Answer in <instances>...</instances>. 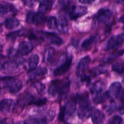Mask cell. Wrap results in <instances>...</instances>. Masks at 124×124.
Listing matches in <instances>:
<instances>
[{"label": "cell", "instance_id": "cell-1", "mask_svg": "<svg viewBox=\"0 0 124 124\" xmlns=\"http://www.w3.org/2000/svg\"><path fill=\"white\" fill-rule=\"evenodd\" d=\"M70 90V81L69 80L65 81H54L52 82L48 90V93L50 95L54 96L56 94L64 98L68 94Z\"/></svg>", "mask_w": 124, "mask_h": 124}, {"label": "cell", "instance_id": "cell-2", "mask_svg": "<svg viewBox=\"0 0 124 124\" xmlns=\"http://www.w3.org/2000/svg\"><path fill=\"white\" fill-rule=\"evenodd\" d=\"M1 81L2 87L11 93H17L22 87L21 81L18 79L12 76L2 77Z\"/></svg>", "mask_w": 124, "mask_h": 124}, {"label": "cell", "instance_id": "cell-3", "mask_svg": "<svg viewBox=\"0 0 124 124\" xmlns=\"http://www.w3.org/2000/svg\"><path fill=\"white\" fill-rule=\"evenodd\" d=\"M19 62L15 60L4 62L1 67V71L5 74H15L19 72Z\"/></svg>", "mask_w": 124, "mask_h": 124}, {"label": "cell", "instance_id": "cell-4", "mask_svg": "<svg viewBox=\"0 0 124 124\" xmlns=\"http://www.w3.org/2000/svg\"><path fill=\"white\" fill-rule=\"evenodd\" d=\"M124 42V33H120L119 35L112 36L107 42L105 47V50H110L113 48H117L122 44Z\"/></svg>", "mask_w": 124, "mask_h": 124}, {"label": "cell", "instance_id": "cell-5", "mask_svg": "<svg viewBox=\"0 0 124 124\" xmlns=\"http://www.w3.org/2000/svg\"><path fill=\"white\" fill-rule=\"evenodd\" d=\"M44 15L43 13L38 12L35 13L33 11H29L26 15V21L29 24H33L36 25H38L43 23L45 21Z\"/></svg>", "mask_w": 124, "mask_h": 124}, {"label": "cell", "instance_id": "cell-6", "mask_svg": "<svg viewBox=\"0 0 124 124\" xmlns=\"http://www.w3.org/2000/svg\"><path fill=\"white\" fill-rule=\"evenodd\" d=\"M90 61L91 59L89 56H86L79 61L76 69V73L78 76L81 77L85 75V72L88 69Z\"/></svg>", "mask_w": 124, "mask_h": 124}, {"label": "cell", "instance_id": "cell-7", "mask_svg": "<svg viewBox=\"0 0 124 124\" xmlns=\"http://www.w3.org/2000/svg\"><path fill=\"white\" fill-rule=\"evenodd\" d=\"M15 102L12 99H2L0 104L1 111L4 114L11 113L15 108Z\"/></svg>", "mask_w": 124, "mask_h": 124}, {"label": "cell", "instance_id": "cell-8", "mask_svg": "<svg viewBox=\"0 0 124 124\" xmlns=\"http://www.w3.org/2000/svg\"><path fill=\"white\" fill-rule=\"evenodd\" d=\"M88 10L84 6H73L69 11V16L71 19H76L87 14Z\"/></svg>", "mask_w": 124, "mask_h": 124}, {"label": "cell", "instance_id": "cell-9", "mask_svg": "<svg viewBox=\"0 0 124 124\" xmlns=\"http://www.w3.org/2000/svg\"><path fill=\"white\" fill-rule=\"evenodd\" d=\"M71 61H72V58L71 57H70V58L67 57L65 59H64V62L59 67L56 68L54 70V71H53L54 76H59L65 74L70 68V65L71 64Z\"/></svg>", "mask_w": 124, "mask_h": 124}, {"label": "cell", "instance_id": "cell-10", "mask_svg": "<svg viewBox=\"0 0 124 124\" xmlns=\"http://www.w3.org/2000/svg\"><path fill=\"white\" fill-rule=\"evenodd\" d=\"M112 16V12L107 8H101L96 14L97 21L101 23H105L108 21Z\"/></svg>", "mask_w": 124, "mask_h": 124}, {"label": "cell", "instance_id": "cell-11", "mask_svg": "<svg viewBox=\"0 0 124 124\" xmlns=\"http://www.w3.org/2000/svg\"><path fill=\"white\" fill-rule=\"evenodd\" d=\"M93 108L90 107V104L81 105L78 111V115L79 117L81 119H85L92 116Z\"/></svg>", "mask_w": 124, "mask_h": 124}, {"label": "cell", "instance_id": "cell-12", "mask_svg": "<svg viewBox=\"0 0 124 124\" xmlns=\"http://www.w3.org/2000/svg\"><path fill=\"white\" fill-rule=\"evenodd\" d=\"M122 86L121 83L118 82H115L111 84L108 91V94L109 98H118L120 93L122 92Z\"/></svg>", "mask_w": 124, "mask_h": 124}, {"label": "cell", "instance_id": "cell-13", "mask_svg": "<svg viewBox=\"0 0 124 124\" xmlns=\"http://www.w3.org/2000/svg\"><path fill=\"white\" fill-rule=\"evenodd\" d=\"M56 51L52 47H49L45 50L43 54V61L47 64L53 63L55 58Z\"/></svg>", "mask_w": 124, "mask_h": 124}, {"label": "cell", "instance_id": "cell-14", "mask_svg": "<svg viewBox=\"0 0 124 124\" xmlns=\"http://www.w3.org/2000/svg\"><path fill=\"white\" fill-rule=\"evenodd\" d=\"M33 48L32 44L27 41H23L19 44L18 47V53L22 55L28 54Z\"/></svg>", "mask_w": 124, "mask_h": 124}, {"label": "cell", "instance_id": "cell-15", "mask_svg": "<svg viewBox=\"0 0 124 124\" xmlns=\"http://www.w3.org/2000/svg\"><path fill=\"white\" fill-rule=\"evenodd\" d=\"M45 36V37L48 39V41L52 44L55 46H61L62 44L63 41L59 36L56 33L52 32H42Z\"/></svg>", "mask_w": 124, "mask_h": 124}, {"label": "cell", "instance_id": "cell-16", "mask_svg": "<svg viewBox=\"0 0 124 124\" xmlns=\"http://www.w3.org/2000/svg\"><path fill=\"white\" fill-rule=\"evenodd\" d=\"M47 73V70L46 68L40 67L36 68L35 69L29 71V79L33 81L36 79L37 78L40 76H44L46 75Z\"/></svg>", "mask_w": 124, "mask_h": 124}, {"label": "cell", "instance_id": "cell-17", "mask_svg": "<svg viewBox=\"0 0 124 124\" xmlns=\"http://www.w3.org/2000/svg\"><path fill=\"white\" fill-rule=\"evenodd\" d=\"M92 120L94 124H102L105 120V115L101 110L93 109L92 115Z\"/></svg>", "mask_w": 124, "mask_h": 124}, {"label": "cell", "instance_id": "cell-18", "mask_svg": "<svg viewBox=\"0 0 124 124\" xmlns=\"http://www.w3.org/2000/svg\"><path fill=\"white\" fill-rule=\"evenodd\" d=\"M57 29L60 32L66 33L69 31V24L66 18L64 16H60L58 20Z\"/></svg>", "mask_w": 124, "mask_h": 124}, {"label": "cell", "instance_id": "cell-19", "mask_svg": "<svg viewBox=\"0 0 124 124\" xmlns=\"http://www.w3.org/2000/svg\"><path fill=\"white\" fill-rule=\"evenodd\" d=\"M54 0H42L39 6L38 12L41 13H45L52 7Z\"/></svg>", "mask_w": 124, "mask_h": 124}, {"label": "cell", "instance_id": "cell-20", "mask_svg": "<svg viewBox=\"0 0 124 124\" xmlns=\"http://www.w3.org/2000/svg\"><path fill=\"white\" fill-rule=\"evenodd\" d=\"M65 115L71 116L74 114L76 108V102L74 100L69 101L64 106Z\"/></svg>", "mask_w": 124, "mask_h": 124}, {"label": "cell", "instance_id": "cell-21", "mask_svg": "<svg viewBox=\"0 0 124 124\" xmlns=\"http://www.w3.org/2000/svg\"><path fill=\"white\" fill-rule=\"evenodd\" d=\"M105 87V85L102 81H96L90 87V91L92 93L98 94L101 92H102Z\"/></svg>", "mask_w": 124, "mask_h": 124}, {"label": "cell", "instance_id": "cell-22", "mask_svg": "<svg viewBox=\"0 0 124 124\" xmlns=\"http://www.w3.org/2000/svg\"><path fill=\"white\" fill-rule=\"evenodd\" d=\"M72 99L76 103H79L80 105L90 104L88 94H76V95H73V96H72Z\"/></svg>", "mask_w": 124, "mask_h": 124}, {"label": "cell", "instance_id": "cell-23", "mask_svg": "<svg viewBox=\"0 0 124 124\" xmlns=\"http://www.w3.org/2000/svg\"><path fill=\"white\" fill-rule=\"evenodd\" d=\"M97 41H98V38H97L96 36H90L89 38L85 39L82 42V48L83 49L86 50H90L96 43Z\"/></svg>", "mask_w": 124, "mask_h": 124}, {"label": "cell", "instance_id": "cell-24", "mask_svg": "<svg viewBox=\"0 0 124 124\" xmlns=\"http://www.w3.org/2000/svg\"><path fill=\"white\" fill-rule=\"evenodd\" d=\"M34 101H35V98L31 94H27L23 96L19 100L18 103L21 106H26L32 103L33 104Z\"/></svg>", "mask_w": 124, "mask_h": 124}, {"label": "cell", "instance_id": "cell-25", "mask_svg": "<svg viewBox=\"0 0 124 124\" xmlns=\"http://www.w3.org/2000/svg\"><path fill=\"white\" fill-rule=\"evenodd\" d=\"M15 8L12 4L7 2H2L1 4V7H0V13L1 15L3 16L9 12H14Z\"/></svg>", "mask_w": 124, "mask_h": 124}, {"label": "cell", "instance_id": "cell-26", "mask_svg": "<svg viewBox=\"0 0 124 124\" xmlns=\"http://www.w3.org/2000/svg\"><path fill=\"white\" fill-rule=\"evenodd\" d=\"M19 21L15 18H8L5 20L4 25L7 29H13L19 25Z\"/></svg>", "mask_w": 124, "mask_h": 124}, {"label": "cell", "instance_id": "cell-27", "mask_svg": "<svg viewBox=\"0 0 124 124\" xmlns=\"http://www.w3.org/2000/svg\"><path fill=\"white\" fill-rule=\"evenodd\" d=\"M39 61V56L37 54H33L30 56L29 59V61H28L29 71L34 70V69L37 67Z\"/></svg>", "mask_w": 124, "mask_h": 124}, {"label": "cell", "instance_id": "cell-28", "mask_svg": "<svg viewBox=\"0 0 124 124\" xmlns=\"http://www.w3.org/2000/svg\"><path fill=\"white\" fill-rule=\"evenodd\" d=\"M109 98L108 92H101L98 93L93 98V102L95 104H101L106 101V99Z\"/></svg>", "mask_w": 124, "mask_h": 124}, {"label": "cell", "instance_id": "cell-29", "mask_svg": "<svg viewBox=\"0 0 124 124\" xmlns=\"http://www.w3.org/2000/svg\"><path fill=\"white\" fill-rule=\"evenodd\" d=\"M107 71V67L104 65H99V66L96 67L94 69L92 70V73L94 75V76H98L101 74L105 73Z\"/></svg>", "mask_w": 124, "mask_h": 124}, {"label": "cell", "instance_id": "cell-30", "mask_svg": "<svg viewBox=\"0 0 124 124\" xmlns=\"http://www.w3.org/2000/svg\"><path fill=\"white\" fill-rule=\"evenodd\" d=\"M124 53V50H121L119 51V52H115V53H112L110 55H109L108 56H107V58H105V61L106 62H111L112 61H113L114 60L116 59L117 58H118L119 56L122 55V54Z\"/></svg>", "mask_w": 124, "mask_h": 124}, {"label": "cell", "instance_id": "cell-31", "mask_svg": "<svg viewBox=\"0 0 124 124\" xmlns=\"http://www.w3.org/2000/svg\"><path fill=\"white\" fill-rule=\"evenodd\" d=\"M113 70L118 73L124 72V62H118L113 65Z\"/></svg>", "mask_w": 124, "mask_h": 124}, {"label": "cell", "instance_id": "cell-32", "mask_svg": "<svg viewBox=\"0 0 124 124\" xmlns=\"http://www.w3.org/2000/svg\"><path fill=\"white\" fill-rule=\"evenodd\" d=\"M57 25H58V21L55 17L50 16L48 18L47 24L48 29H55L56 28H57Z\"/></svg>", "mask_w": 124, "mask_h": 124}, {"label": "cell", "instance_id": "cell-33", "mask_svg": "<svg viewBox=\"0 0 124 124\" xmlns=\"http://www.w3.org/2000/svg\"><path fill=\"white\" fill-rule=\"evenodd\" d=\"M71 2V0H59L58 6L62 9H66L70 7Z\"/></svg>", "mask_w": 124, "mask_h": 124}, {"label": "cell", "instance_id": "cell-34", "mask_svg": "<svg viewBox=\"0 0 124 124\" xmlns=\"http://www.w3.org/2000/svg\"><path fill=\"white\" fill-rule=\"evenodd\" d=\"M34 87L36 88V90L39 94H42L43 93H44L46 87H45V85L39 82H35L34 84Z\"/></svg>", "mask_w": 124, "mask_h": 124}, {"label": "cell", "instance_id": "cell-35", "mask_svg": "<svg viewBox=\"0 0 124 124\" xmlns=\"http://www.w3.org/2000/svg\"><path fill=\"white\" fill-rule=\"evenodd\" d=\"M122 122V119L119 116H114L109 119L108 124H121Z\"/></svg>", "mask_w": 124, "mask_h": 124}, {"label": "cell", "instance_id": "cell-36", "mask_svg": "<svg viewBox=\"0 0 124 124\" xmlns=\"http://www.w3.org/2000/svg\"><path fill=\"white\" fill-rule=\"evenodd\" d=\"M21 31L19 30V31H14V32H12L10 33L9 34L7 35V38L8 39L10 40V41H15L16 38V37L18 36H19L20 35Z\"/></svg>", "mask_w": 124, "mask_h": 124}, {"label": "cell", "instance_id": "cell-37", "mask_svg": "<svg viewBox=\"0 0 124 124\" xmlns=\"http://www.w3.org/2000/svg\"><path fill=\"white\" fill-rule=\"evenodd\" d=\"M66 116L65 112V109L64 107H62L60 109V112H59V116H58V119L61 122H64L65 121V117Z\"/></svg>", "mask_w": 124, "mask_h": 124}, {"label": "cell", "instance_id": "cell-38", "mask_svg": "<svg viewBox=\"0 0 124 124\" xmlns=\"http://www.w3.org/2000/svg\"><path fill=\"white\" fill-rule=\"evenodd\" d=\"M38 0H23V3L25 6L29 7H33L36 3Z\"/></svg>", "mask_w": 124, "mask_h": 124}, {"label": "cell", "instance_id": "cell-39", "mask_svg": "<svg viewBox=\"0 0 124 124\" xmlns=\"http://www.w3.org/2000/svg\"><path fill=\"white\" fill-rule=\"evenodd\" d=\"M46 102H47L46 99H45V98H41V99H38V100L35 101L33 104H35V105H36V106L40 107L42 106V105H44V104H46Z\"/></svg>", "mask_w": 124, "mask_h": 124}, {"label": "cell", "instance_id": "cell-40", "mask_svg": "<svg viewBox=\"0 0 124 124\" xmlns=\"http://www.w3.org/2000/svg\"><path fill=\"white\" fill-rule=\"evenodd\" d=\"M81 78L82 82H89L90 81V77H88V76H86L85 75H82V76H81Z\"/></svg>", "mask_w": 124, "mask_h": 124}, {"label": "cell", "instance_id": "cell-41", "mask_svg": "<svg viewBox=\"0 0 124 124\" xmlns=\"http://www.w3.org/2000/svg\"><path fill=\"white\" fill-rule=\"evenodd\" d=\"M95 0H79V2L82 4H90L93 3Z\"/></svg>", "mask_w": 124, "mask_h": 124}, {"label": "cell", "instance_id": "cell-42", "mask_svg": "<svg viewBox=\"0 0 124 124\" xmlns=\"http://www.w3.org/2000/svg\"><path fill=\"white\" fill-rule=\"evenodd\" d=\"M119 111L122 115H124V104L120 107L119 109Z\"/></svg>", "mask_w": 124, "mask_h": 124}, {"label": "cell", "instance_id": "cell-43", "mask_svg": "<svg viewBox=\"0 0 124 124\" xmlns=\"http://www.w3.org/2000/svg\"><path fill=\"white\" fill-rule=\"evenodd\" d=\"M120 21L122 22V23H123L124 24V16L121 17V18H120Z\"/></svg>", "mask_w": 124, "mask_h": 124}, {"label": "cell", "instance_id": "cell-44", "mask_svg": "<svg viewBox=\"0 0 124 124\" xmlns=\"http://www.w3.org/2000/svg\"><path fill=\"white\" fill-rule=\"evenodd\" d=\"M18 124H26L25 121H21V122H18Z\"/></svg>", "mask_w": 124, "mask_h": 124}, {"label": "cell", "instance_id": "cell-45", "mask_svg": "<svg viewBox=\"0 0 124 124\" xmlns=\"http://www.w3.org/2000/svg\"><path fill=\"white\" fill-rule=\"evenodd\" d=\"M117 1L119 2H124V0H117Z\"/></svg>", "mask_w": 124, "mask_h": 124}, {"label": "cell", "instance_id": "cell-46", "mask_svg": "<svg viewBox=\"0 0 124 124\" xmlns=\"http://www.w3.org/2000/svg\"><path fill=\"white\" fill-rule=\"evenodd\" d=\"M67 124V123H62V124Z\"/></svg>", "mask_w": 124, "mask_h": 124}, {"label": "cell", "instance_id": "cell-47", "mask_svg": "<svg viewBox=\"0 0 124 124\" xmlns=\"http://www.w3.org/2000/svg\"><path fill=\"white\" fill-rule=\"evenodd\" d=\"M9 1H15V0H9Z\"/></svg>", "mask_w": 124, "mask_h": 124}, {"label": "cell", "instance_id": "cell-48", "mask_svg": "<svg viewBox=\"0 0 124 124\" xmlns=\"http://www.w3.org/2000/svg\"><path fill=\"white\" fill-rule=\"evenodd\" d=\"M123 81L124 82V79H123Z\"/></svg>", "mask_w": 124, "mask_h": 124}]
</instances>
